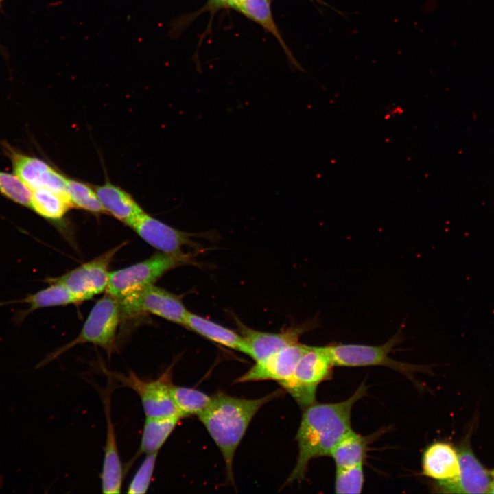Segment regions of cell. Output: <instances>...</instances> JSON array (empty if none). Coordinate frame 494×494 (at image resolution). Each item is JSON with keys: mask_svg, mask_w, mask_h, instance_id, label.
<instances>
[{"mask_svg": "<svg viewBox=\"0 0 494 494\" xmlns=\"http://www.w3.org/2000/svg\"><path fill=\"white\" fill-rule=\"evenodd\" d=\"M363 383L347 399L337 403H314L304 409L296 434L298 454L296 464L285 485L302 480L309 462L329 456L338 441L351 430L353 405L366 395Z\"/></svg>", "mask_w": 494, "mask_h": 494, "instance_id": "cell-1", "label": "cell"}, {"mask_svg": "<svg viewBox=\"0 0 494 494\" xmlns=\"http://www.w3.org/2000/svg\"><path fill=\"white\" fill-rule=\"evenodd\" d=\"M281 394L274 391L255 399L218 393L211 397L207 408L198 415L220 450L228 479L233 483V462L236 449L256 413Z\"/></svg>", "mask_w": 494, "mask_h": 494, "instance_id": "cell-2", "label": "cell"}, {"mask_svg": "<svg viewBox=\"0 0 494 494\" xmlns=\"http://www.w3.org/2000/svg\"><path fill=\"white\" fill-rule=\"evenodd\" d=\"M121 313L117 298L106 293L89 312L76 338L49 354L39 367L80 344L91 343L104 349L110 357L116 349V336Z\"/></svg>", "mask_w": 494, "mask_h": 494, "instance_id": "cell-3", "label": "cell"}, {"mask_svg": "<svg viewBox=\"0 0 494 494\" xmlns=\"http://www.w3.org/2000/svg\"><path fill=\"white\" fill-rule=\"evenodd\" d=\"M189 254L172 255L158 252L149 258L128 266L110 272L106 293L118 300L145 287L153 285L159 278L172 269L191 263Z\"/></svg>", "mask_w": 494, "mask_h": 494, "instance_id": "cell-4", "label": "cell"}, {"mask_svg": "<svg viewBox=\"0 0 494 494\" xmlns=\"http://www.w3.org/2000/svg\"><path fill=\"white\" fill-rule=\"evenodd\" d=\"M402 340V330L399 329L386 342L379 346L340 343L327 346L334 366H384L399 372L414 382V373L425 371L426 368L397 361L389 356L393 348Z\"/></svg>", "mask_w": 494, "mask_h": 494, "instance_id": "cell-5", "label": "cell"}, {"mask_svg": "<svg viewBox=\"0 0 494 494\" xmlns=\"http://www.w3.org/2000/svg\"><path fill=\"white\" fill-rule=\"evenodd\" d=\"M333 362L327 346H311L292 377L281 384L303 409L315 403L318 386L331 377Z\"/></svg>", "mask_w": 494, "mask_h": 494, "instance_id": "cell-6", "label": "cell"}, {"mask_svg": "<svg viewBox=\"0 0 494 494\" xmlns=\"http://www.w3.org/2000/svg\"><path fill=\"white\" fill-rule=\"evenodd\" d=\"M104 371L139 395L145 417H180L172 393V368H168L158 378L152 380L143 379L132 371L128 375L110 372L104 368Z\"/></svg>", "mask_w": 494, "mask_h": 494, "instance_id": "cell-7", "label": "cell"}, {"mask_svg": "<svg viewBox=\"0 0 494 494\" xmlns=\"http://www.w3.org/2000/svg\"><path fill=\"white\" fill-rule=\"evenodd\" d=\"M126 244L124 242L62 276L48 278L45 281L64 285L79 303L91 299L106 290L110 276V263L115 254Z\"/></svg>", "mask_w": 494, "mask_h": 494, "instance_id": "cell-8", "label": "cell"}, {"mask_svg": "<svg viewBox=\"0 0 494 494\" xmlns=\"http://www.w3.org/2000/svg\"><path fill=\"white\" fill-rule=\"evenodd\" d=\"M118 301L124 316L151 314L184 325L188 312L179 296L154 284Z\"/></svg>", "mask_w": 494, "mask_h": 494, "instance_id": "cell-9", "label": "cell"}, {"mask_svg": "<svg viewBox=\"0 0 494 494\" xmlns=\"http://www.w3.org/2000/svg\"><path fill=\"white\" fill-rule=\"evenodd\" d=\"M4 148L14 174L31 191L46 188L68 198L67 178L40 158L22 154L7 144Z\"/></svg>", "mask_w": 494, "mask_h": 494, "instance_id": "cell-10", "label": "cell"}, {"mask_svg": "<svg viewBox=\"0 0 494 494\" xmlns=\"http://www.w3.org/2000/svg\"><path fill=\"white\" fill-rule=\"evenodd\" d=\"M310 346L299 342L287 346L256 363L235 383L273 380L280 385L290 379L303 355Z\"/></svg>", "mask_w": 494, "mask_h": 494, "instance_id": "cell-11", "label": "cell"}, {"mask_svg": "<svg viewBox=\"0 0 494 494\" xmlns=\"http://www.w3.org/2000/svg\"><path fill=\"white\" fill-rule=\"evenodd\" d=\"M127 226L161 252L183 255V247L193 244L190 239L193 234L176 229L144 212Z\"/></svg>", "mask_w": 494, "mask_h": 494, "instance_id": "cell-12", "label": "cell"}, {"mask_svg": "<svg viewBox=\"0 0 494 494\" xmlns=\"http://www.w3.org/2000/svg\"><path fill=\"white\" fill-rule=\"evenodd\" d=\"M458 454V476L451 482L438 484V489L450 493H488L493 480L491 472L480 463L469 446H462Z\"/></svg>", "mask_w": 494, "mask_h": 494, "instance_id": "cell-13", "label": "cell"}, {"mask_svg": "<svg viewBox=\"0 0 494 494\" xmlns=\"http://www.w3.org/2000/svg\"><path fill=\"white\" fill-rule=\"evenodd\" d=\"M316 323L307 322L279 333L263 332L252 329L238 322L241 336L248 346V355L255 362L261 361L288 345L298 342L300 336Z\"/></svg>", "mask_w": 494, "mask_h": 494, "instance_id": "cell-14", "label": "cell"}, {"mask_svg": "<svg viewBox=\"0 0 494 494\" xmlns=\"http://www.w3.org/2000/svg\"><path fill=\"white\" fill-rule=\"evenodd\" d=\"M459 473L458 454L449 443L436 442L424 450L422 456V473L435 480L438 484L454 481Z\"/></svg>", "mask_w": 494, "mask_h": 494, "instance_id": "cell-15", "label": "cell"}, {"mask_svg": "<svg viewBox=\"0 0 494 494\" xmlns=\"http://www.w3.org/2000/svg\"><path fill=\"white\" fill-rule=\"evenodd\" d=\"M104 401L106 419V436L101 473L102 490V493L106 494L120 493L124 478V470L110 416L109 398L106 396Z\"/></svg>", "mask_w": 494, "mask_h": 494, "instance_id": "cell-16", "label": "cell"}, {"mask_svg": "<svg viewBox=\"0 0 494 494\" xmlns=\"http://www.w3.org/2000/svg\"><path fill=\"white\" fill-rule=\"evenodd\" d=\"M95 190L105 212L126 225L144 212L128 193L110 182L96 186Z\"/></svg>", "mask_w": 494, "mask_h": 494, "instance_id": "cell-17", "label": "cell"}, {"mask_svg": "<svg viewBox=\"0 0 494 494\" xmlns=\"http://www.w3.org/2000/svg\"><path fill=\"white\" fill-rule=\"evenodd\" d=\"M184 326L222 346L248 355V346L241 334L188 311Z\"/></svg>", "mask_w": 494, "mask_h": 494, "instance_id": "cell-18", "label": "cell"}, {"mask_svg": "<svg viewBox=\"0 0 494 494\" xmlns=\"http://www.w3.org/2000/svg\"><path fill=\"white\" fill-rule=\"evenodd\" d=\"M79 303L75 296L64 285L49 283V285L25 298L10 302H0V306L13 303H25L28 309L17 314L16 321L21 322L29 314L36 309Z\"/></svg>", "mask_w": 494, "mask_h": 494, "instance_id": "cell-19", "label": "cell"}, {"mask_svg": "<svg viewBox=\"0 0 494 494\" xmlns=\"http://www.w3.org/2000/svg\"><path fill=\"white\" fill-rule=\"evenodd\" d=\"M373 437L364 436L349 430L335 445L330 453L336 468L362 465Z\"/></svg>", "mask_w": 494, "mask_h": 494, "instance_id": "cell-20", "label": "cell"}, {"mask_svg": "<svg viewBox=\"0 0 494 494\" xmlns=\"http://www.w3.org/2000/svg\"><path fill=\"white\" fill-rule=\"evenodd\" d=\"M180 419L145 417L138 454L158 453Z\"/></svg>", "mask_w": 494, "mask_h": 494, "instance_id": "cell-21", "label": "cell"}, {"mask_svg": "<svg viewBox=\"0 0 494 494\" xmlns=\"http://www.w3.org/2000/svg\"><path fill=\"white\" fill-rule=\"evenodd\" d=\"M260 24L279 40L292 62L297 64L284 43L272 18L268 0H236L230 6Z\"/></svg>", "mask_w": 494, "mask_h": 494, "instance_id": "cell-22", "label": "cell"}, {"mask_svg": "<svg viewBox=\"0 0 494 494\" xmlns=\"http://www.w3.org/2000/svg\"><path fill=\"white\" fill-rule=\"evenodd\" d=\"M30 209L49 220H61L72 207L68 198L46 188L32 191Z\"/></svg>", "mask_w": 494, "mask_h": 494, "instance_id": "cell-23", "label": "cell"}, {"mask_svg": "<svg viewBox=\"0 0 494 494\" xmlns=\"http://www.w3.org/2000/svg\"><path fill=\"white\" fill-rule=\"evenodd\" d=\"M172 397L181 418L198 415L209 405L211 397L194 388L175 386Z\"/></svg>", "mask_w": 494, "mask_h": 494, "instance_id": "cell-24", "label": "cell"}, {"mask_svg": "<svg viewBox=\"0 0 494 494\" xmlns=\"http://www.w3.org/2000/svg\"><path fill=\"white\" fill-rule=\"evenodd\" d=\"M67 193L73 207L95 214L106 213L95 190L86 183L68 178Z\"/></svg>", "mask_w": 494, "mask_h": 494, "instance_id": "cell-25", "label": "cell"}, {"mask_svg": "<svg viewBox=\"0 0 494 494\" xmlns=\"http://www.w3.org/2000/svg\"><path fill=\"white\" fill-rule=\"evenodd\" d=\"M0 193L16 203L30 208L32 192L15 174L0 171Z\"/></svg>", "mask_w": 494, "mask_h": 494, "instance_id": "cell-26", "label": "cell"}, {"mask_svg": "<svg viewBox=\"0 0 494 494\" xmlns=\"http://www.w3.org/2000/svg\"><path fill=\"white\" fill-rule=\"evenodd\" d=\"M364 482L363 464L352 467L336 468L335 492L340 494H359Z\"/></svg>", "mask_w": 494, "mask_h": 494, "instance_id": "cell-27", "label": "cell"}, {"mask_svg": "<svg viewBox=\"0 0 494 494\" xmlns=\"http://www.w3.org/2000/svg\"><path fill=\"white\" fill-rule=\"evenodd\" d=\"M158 453L146 454L128 487V493H145L149 489L156 462Z\"/></svg>", "mask_w": 494, "mask_h": 494, "instance_id": "cell-28", "label": "cell"}, {"mask_svg": "<svg viewBox=\"0 0 494 494\" xmlns=\"http://www.w3.org/2000/svg\"><path fill=\"white\" fill-rule=\"evenodd\" d=\"M236 0H213L214 3L220 5L231 6Z\"/></svg>", "mask_w": 494, "mask_h": 494, "instance_id": "cell-29", "label": "cell"}, {"mask_svg": "<svg viewBox=\"0 0 494 494\" xmlns=\"http://www.w3.org/2000/svg\"><path fill=\"white\" fill-rule=\"evenodd\" d=\"M489 493H494V478H493V479L492 480V482H491V486H490V489H489Z\"/></svg>", "mask_w": 494, "mask_h": 494, "instance_id": "cell-30", "label": "cell"}, {"mask_svg": "<svg viewBox=\"0 0 494 494\" xmlns=\"http://www.w3.org/2000/svg\"><path fill=\"white\" fill-rule=\"evenodd\" d=\"M491 474L493 475V478H494V471L491 472Z\"/></svg>", "mask_w": 494, "mask_h": 494, "instance_id": "cell-31", "label": "cell"}]
</instances>
